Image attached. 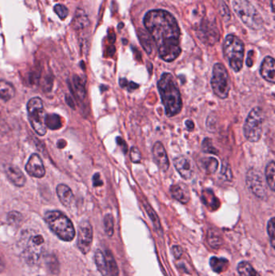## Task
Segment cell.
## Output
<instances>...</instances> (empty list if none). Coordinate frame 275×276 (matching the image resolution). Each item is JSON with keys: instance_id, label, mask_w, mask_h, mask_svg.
<instances>
[{"instance_id": "cell-45", "label": "cell", "mask_w": 275, "mask_h": 276, "mask_svg": "<svg viewBox=\"0 0 275 276\" xmlns=\"http://www.w3.org/2000/svg\"><path fill=\"white\" fill-rule=\"evenodd\" d=\"M185 124H186V128H187V129L188 130H190V131H191V130L194 129V122H193L192 120H186V122H185Z\"/></svg>"}, {"instance_id": "cell-22", "label": "cell", "mask_w": 275, "mask_h": 276, "mask_svg": "<svg viewBox=\"0 0 275 276\" xmlns=\"http://www.w3.org/2000/svg\"><path fill=\"white\" fill-rule=\"evenodd\" d=\"M199 165H200L202 171H204L206 174L213 175L214 173L217 172L219 163L217 159L208 157V158H203L201 159Z\"/></svg>"}, {"instance_id": "cell-7", "label": "cell", "mask_w": 275, "mask_h": 276, "mask_svg": "<svg viewBox=\"0 0 275 276\" xmlns=\"http://www.w3.org/2000/svg\"><path fill=\"white\" fill-rule=\"evenodd\" d=\"M265 120V113L259 107L251 110L244 124V134L250 143H257L262 134L263 123Z\"/></svg>"}, {"instance_id": "cell-20", "label": "cell", "mask_w": 275, "mask_h": 276, "mask_svg": "<svg viewBox=\"0 0 275 276\" xmlns=\"http://www.w3.org/2000/svg\"><path fill=\"white\" fill-rule=\"evenodd\" d=\"M202 199L203 201V203L210 210H217L221 205V202L219 200L218 198L216 197L214 192L210 189H206L202 191Z\"/></svg>"}, {"instance_id": "cell-11", "label": "cell", "mask_w": 275, "mask_h": 276, "mask_svg": "<svg viewBox=\"0 0 275 276\" xmlns=\"http://www.w3.org/2000/svg\"><path fill=\"white\" fill-rule=\"evenodd\" d=\"M93 241V230L89 222L84 221L79 226L78 246L83 254H86L90 251Z\"/></svg>"}, {"instance_id": "cell-35", "label": "cell", "mask_w": 275, "mask_h": 276, "mask_svg": "<svg viewBox=\"0 0 275 276\" xmlns=\"http://www.w3.org/2000/svg\"><path fill=\"white\" fill-rule=\"evenodd\" d=\"M74 83H75V89H76V92H77L78 96L81 98V99H83L86 96V91L85 88H84V84L82 82L81 79L78 77V76H75Z\"/></svg>"}, {"instance_id": "cell-14", "label": "cell", "mask_w": 275, "mask_h": 276, "mask_svg": "<svg viewBox=\"0 0 275 276\" xmlns=\"http://www.w3.org/2000/svg\"><path fill=\"white\" fill-rule=\"evenodd\" d=\"M153 156H154V162L158 165L160 170L162 171H168L170 167V161H169L168 155L165 150L164 146L162 143H155L153 147Z\"/></svg>"}, {"instance_id": "cell-40", "label": "cell", "mask_w": 275, "mask_h": 276, "mask_svg": "<svg viewBox=\"0 0 275 276\" xmlns=\"http://www.w3.org/2000/svg\"><path fill=\"white\" fill-rule=\"evenodd\" d=\"M119 85L121 86L122 88L128 90V91L136 89L139 87L138 84H134L132 82H127V80H123V79L119 81Z\"/></svg>"}, {"instance_id": "cell-5", "label": "cell", "mask_w": 275, "mask_h": 276, "mask_svg": "<svg viewBox=\"0 0 275 276\" xmlns=\"http://www.w3.org/2000/svg\"><path fill=\"white\" fill-rule=\"evenodd\" d=\"M233 9L242 22L250 29H261L263 20L257 9L248 0H233Z\"/></svg>"}, {"instance_id": "cell-9", "label": "cell", "mask_w": 275, "mask_h": 276, "mask_svg": "<svg viewBox=\"0 0 275 276\" xmlns=\"http://www.w3.org/2000/svg\"><path fill=\"white\" fill-rule=\"evenodd\" d=\"M211 85L216 96L225 100L230 92V79L225 65L217 63L213 67Z\"/></svg>"}, {"instance_id": "cell-42", "label": "cell", "mask_w": 275, "mask_h": 276, "mask_svg": "<svg viewBox=\"0 0 275 276\" xmlns=\"http://www.w3.org/2000/svg\"><path fill=\"white\" fill-rule=\"evenodd\" d=\"M21 218V214H18L17 212H13L9 215V220L11 222H17V221L20 222V219Z\"/></svg>"}, {"instance_id": "cell-24", "label": "cell", "mask_w": 275, "mask_h": 276, "mask_svg": "<svg viewBox=\"0 0 275 276\" xmlns=\"http://www.w3.org/2000/svg\"><path fill=\"white\" fill-rule=\"evenodd\" d=\"M265 180L267 185L271 191H275V163L273 161H271L265 167Z\"/></svg>"}, {"instance_id": "cell-47", "label": "cell", "mask_w": 275, "mask_h": 276, "mask_svg": "<svg viewBox=\"0 0 275 276\" xmlns=\"http://www.w3.org/2000/svg\"><path fill=\"white\" fill-rule=\"evenodd\" d=\"M271 4H272V5H271V8H272V10H273V0H271Z\"/></svg>"}, {"instance_id": "cell-44", "label": "cell", "mask_w": 275, "mask_h": 276, "mask_svg": "<svg viewBox=\"0 0 275 276\" xmlns=\"http://www.w3.org/2000/svg\"><path fill=\"white\" fill-rule=\"evenodd\" d=\"M253 51L251 50L250 52H249V53H248V58H247V65L248 66L251 67L252 65H253Z\"/></svg>"}, {"instance_id": "cell-36", "label": "cell", "mask_w": 275, "mask_h": 276, "mask_svg": "<svg viewBox=\"0 0 275 276\" xmlns=\"http://www.w3.org/2000/svg\"><path fill=\"white\" fill-rule=\"evenodd\" d=\"M267 232H268V235H269V240H270L271 246H272V247L274 248V218H271V219L269 220V222H268V225H267Z\"/></svg>"}, {"instance_id": "cell-31", "label": "cell", "mask_w": 275, "mask_h": 276, "mask_svg": "<svg viewBox=\"0 0 275 276\" xmlns=\"http://www.w3.org/2000/svg\"><path fill=\"white\" fill-rule=\"evenodd\" d=\"M47 128L56 130L61 127V119L57 114H49L46 116Z\"/></svg>"}, {"instance_id": "cell-12", "label": "cell", "mask_w": 275, "mask_h": 276, "mask_svg": "<svg viewBox=\"0 0 275 276\" xmlns=\"http://www.w3.org/2000/svg\"><path fill=\"white\" fill-rule=\"evenodd\" d=\"M174 166L184 179H190L194 174V166L186 155H179L173 160Z\"/></svg>"}, {"instance_id": "cell-25", "label": "cell", "mask_w": 275, "mask_h": 276, "mask_svg": "<svg viewBox=\"0 0 275 276\" xmlns=\"http://www.w3.org/2000/svg\"><path fill=\"white\" fill-rule=\"evenodd\" d=\"M211 267L217 273H221V272L225 271L227 268L229 266V261L225 258H217V257H213L210 259Z\"/></svg>"}, {"instance_id": "cell-18", "label": "cell", "mask_w": 275, "mask_h": 276, "mask_svg": "<svg viewBox=\"0 0 275 276\" xmlns=\"http://www.w3.org/2000/svg\"><path fill=\"white\" fill-rule=\"evenodd\" d=\"M57 194L59 199L65 207H71L73 203L75 196L73 192L68 186L65 184H59L57 187Z\"/></svg>"}, {"instance_id": "cell-46", "label": "cell", "mask_w": 275, "mask_h": 276, "mask_svg": "<svg viewBox=\"0 0 275 276\" xmlns=\"http://www.w3.org/2000/svg\"><path fill=\"white\" fill-rule=\"evenodd\" d=\"M118 144H119V147H121L122 151H123V152L124 153V154H126V153L127 152V145H126L125 142L121 138V143H119V141L117 140Z\"/></svg>"}, {"instance_id": "cell-37", "label": "cell", "mask_w": 275, "mask_h": 276, "mask_svg": "<svg viewBox=\"0 0 275 276\" xmlns=\"http://www.w3.org/2000/svg\"><path fill=\"white\" fill-rule=\"evenodd\" d=\"M54 12L58 16L59 18L61 19V20L66 18L68 15H69V10H68L66 7L62 5H55Z\"/></svg>"}, {"instance_id": "cell-29", "label": "cell", "mask_w": 275, "mask_h": 276, "mask_svg": "<svg viewBox=\"0 0 275 276\" xmlns=\"http://www.w3.org/2000/svg\"><path fill=\"white\" fill-rule=\"evenodd\" d=\"M143 205H144L145 209H146V213L148 214L149 217H150V219L152 221L153 224H154L155 230H156L158 233H159V232H162L160 221H159V218H158V215H157L155 211L153 210L147 201H144V202H143Z\"/></svg>"}, {"instance_id": "cell-26", "label": "cell", "mask_w": 275, "mask_h": 276, "mask_svg": "<svg viewBox=\"0 0 275 276\" xmlns=\"http://www.w3.org/2000/svg\"><path fill=\"white\" fill-rule=\"evenodd\" d=\"M106 262H107V273L110 276H119V269L115 258L109 250L106 252Z\"/></svg>"}, {"instance_id": "cell-3", "label": "cell", "mask_w": 275, "mask_h": 276, "mask_svg": "<svg viewBox=\"0 0 275 276\" xmlns=\"http://www.w3.org/2000/svg\"><path fill=\"white\" fill-rule=\"evenodd\" d=\"M45 220L49 229L60 239L65 242H71L75 238V229L73 223L61 212H47Z\"/></svg>"}, {"instance_id": "cell-39", "label": "cell", "mask_w": 275, "mask_h": 276, "mask_svg": "<svg viewBox=\"0 0 275 276\" xmlns=\"http://www.w3.org/2000/svg\"><path fill=\"white\" fill-rule=\"evenodd\" d=\"M217 117L214 115H210L207 120V128L210 131V132H213L217 129Z\"/></svg>"}, {"instance_id": "cell-28", "label": "cell", "mask_w": 275, "mask_h": 276, "mask_svg": "<svg viewBox=\"0 0 275 276\" xmlns=\"http://www.w3.org/2000/svg\"><path fill=\"white\" fill-rule=\"evenodd\" d=\"M95 263L97 266L98 270L103 276H107V262H106L105 255L103 254L101 250H98L95 252Z\"/></svg>"}, {"instance_id": "cell-16", "label": "cell", "mask_w": 275, "mask_h": 276, "mask_svg": "<svg viewBox=\"0 0 275 276\" xmlns=\"http://www.w3.org/2000/svg\"><path fill=\"white\" fill-rule=\"evenodd\" d=\"M5 173L9 180L16 185L17 187H23L25 186L26 183V178H25L24 173L16 166L8 164L5 166Z\"/></svg>"}, {"instance_id": "cell-2", "label": "cell", "mask_w": 275, "mask_h": 276, "mask_svg": "<svg viewBox=\"0 0 275 276\" xmlns=\"http://www.w3.org/2000/svg\"><path fill=\"white\" fill-rule=\"evenodd\" d=\"M162 102L164 105L166 116L173 117L181 112L182 100L174 77L170 73L162 74L158 83Z\"/></svg>"}, {"instance_id": "cell-38", "label": "cell", "mask_w": 275, "mask_h": 276, "mask_svg": "<svg viewBox=\"0 0 275 276\" xmlns=\"http://www.w3.org/2000/svg\"><path fill=\"white\" fill-rule=\"evenodd\" d=\"M130 159L134 163H140L142 161V154L136 147H131L130 151Z\"/></svg>"}, {"instance_id": "cell-32", "label": "cell", "mask_w": 275, "mask_h": 276, "mask_svg": "<svg viewBox=\"0 0 275 276\" xmlns=\"http://www.w3.org/2000/svg\"><path fill=\"white\" fill-rule=\"evenodd\" d=\"M104 229L106 234L109 237L113 235L114 234V219L111 214H107L104 218Z\"/></svg>"}, {"instance_id": "cell-13", "label": "cell", "mask_w": 275, "mask_h": 276, "mask_svg": "<svg viewBox=\"0 0 275 276\" xmlns=\"http://www.w3.org/2000/svg\"><path fill=\"white\" fill-rule=\"evenodd\" d=\"M25 170L30 176L43 178L45 175V168L42 159L37 154H33L29 158Z\"/></svg>"}, {"instance_id": "cell-4", "label": "cell", "mask_w": 275, "mask_h": 276, "mask_svg": "<svg viewBox=\"0 0 275 276\" xmlns=\"http://www.w3.org/2000/svg\"><path fill=\"white\" fill-rule=\"evenodd\" d=\"M224 53L235 72H239L242 69L245 45L238 37L232 34L227 36L224 44Z\"/></svg>"}, {"instance_id": "cell-27", "label": "cell", "mask_w": 275, "mask_h": 276, "mask_svg": "<svg viewBox=\"0 0 275 276\" xmlns=\"http://www.w3.org/2000/svg\"><path fill=\"white\" fill-rule=\"evenodd\" d=\"M237 270L240 276H261L258 274V272L255 270L254 268L251 266L249 262L245 261H243L238 264Z\"/></svg>"}, {"instance_id": "cell-15", "label": "cell", "mask_w": 275, "mask_h": 276, "mask_svg": "<svg viewBox=\"0 0 275 276\" xmlns=\"http://www.w3.org/2000/svg\"><path fill=\"white\" fill-rule=\"evenodd\" d=\"M170 194L173 198L179 201L180 203L186 204L190 199V193L189 188L185 183H178L170 187Z\"/></svg>"}, {"instance_id": "cell-21", "label": "cell", "mask_w": 275, "mask_h": 276, "mask_svg": "<svg viewBox=\"0 0 275 276\" xmlns=\"http://www.w3.org/2000/svg\"><path fill=\"white\" fill-rule=\"evenodd\" d=\"M16 90L14 86L4 80H0V98L5 101H9L14 98Z\"/></svg>"}, {"instance_id": "cell-17", "label": "cell", "mask_w": 275, "mask_h": 276, "mask_svg": "<svg viewBox=\"0 0 275 276\" xmlns=\"http://www.w3.org/2000/svg\"><path fill=\"white\" fill-rule=\"evenodd\" d=\"M275 61L272 57H266L263 60L260 68V74L264 80L270 84H274L275 81Z\"/></svg>"}, {"instance_id": "cell-33", "label": "cell", "mask_w": 275, "mask_h": 276, "mask_svg": "<svg viewBox=\"0 0 275 276\" xmlns=\"http://www.w3.org/2000/svg\"><path fill=\"white\" fill-rule=\"evenodd\" d=\"M202 149L203 152L208 154H213V155L218 154V151L215 148L213 142L209 137L205 138L204 140L202 141Z\"/></svg>"}, {"instance_id": "cell-23", "label": "cell", "mask_w": 275, "mask_h": 276, "mask_svg": "<svg viewBox=\"0 0 275 276\" xmlns=\"http://www.w3.org/2000/svg\"><path fill=\"white\" fill-rule=\"evenodd\" d=\"M207 240H208L209 246L215 250H217L222 246V237L219 233L218 230H215V229H210L209 230L208 235H207Z\"/></svg>"}, {"instance_id": "cell-19", "label": "cell", "mask_w": 275, "mask_h": 276, "mask_svg": "<svg viewBox=\"0 0 275 276\" xmlns=\"http://www.w3.org/2000/svg\"><path fill=\"white\" fill-rule=\"evenodd\" d=\"M89 18L83 9H77L75 18L72 21V26L75 30H83L89 26Z\"/></svg>"}, {"instance_id": "cell-30", "label": "cell", "mask_w": 275, "mask_h": 276, "mask_svg": "<svg viewBox=\"0 0 275 276\" xmlns=\"http://www.w3.org/2000/svg\"><path fill=\"white\" fill-rule=\"evenodd\" d=\"M139 40L142 43V47L146 51V53L149 55L152 54L154 48H153L152 38L150 37V35L145 33L143 30H141V32H139Z\"/></svg>"}, {"instance_id": "cell-10", "label": "cell", "mask_w": 275, "mask_h": 276, "mask_svg": "<svg viewBox=\"0 0 275 276\" xmlns=\"http://www.w3.org/2000/svg\"><path fill=\"white\" fill-rule=\"evenodd\" d=\"M246 185L249 191L258 199H265L267 188L261 172L255 168L249 169L246 174Z\"/></svg>"}, {"instance_id": "cell-34", "label": "cell", "mask_w": 275, "mask_h": 276, "mask_svg": "<svg viewBox=\"0 0 275 276\" xmlns=\"http://www.w3.org/2000/svg\"><path fill=\"white\" fill-rule=\"evenodd\" d=\"M221 179L225 181H231L233 179V173L231 171V167L229 163L223 162L222 169L221 172Z\"/></svg>"}, {"instance_id": "cell-1", "label": "cell", "mask_w": 275, "mask_h": 276, "mask_svg": "<svg viewBox=\"0 0 275 276\" xmlns=\"http://www.w3.org/2000/svg\"><path fill=\"white\" fill-rule=\"evenodd\" d=\"M144 25L158 48L162 60L174 61L180 55V29L176 20L165 10L150 11L146 15Z\"/></svg>"}, {"instance_id": "cell-43", "label": "cell", "mask_w": 275, "mask_h": 276, "mask_svg": "<svg viewBox=\"0 0 275 276\" xmlns=\"http://www.w3.org/2000/svg\"><path fill=\"white\" fill-rule=\"evenodd\" d=\"M93 183L94 186H95V187L103 185V182H102L101 179H100L99 174H96V175H94Z\"/></svg>"}, {"instance_id": "cell-6", "label": "cell", "mask_w": 275, "mask_h": 276, "mask_svg": "<svg viewBox=\"0 0 275 276\" xmlns=\"http://www.w3.org/2000/svg\"><path fill=\"white\" fill-rule=\"evenodd\" d=\"M29 122L35 132L40 136L46 133L47 114L44 108V103L41 98L34 97L29 100L27 104Z\"/></svg>"}, {"instance_id": "cell-41", "label": "cell", "mask_w": 275, "mask_h": 276, "mask_svg": "<svg viewBox=\"0 0 275 276\" xmlns=\"http://www.w3.org/2000/svg\"><path fill=\"white\" fill-rule=\"evenodd\" d=\"M172 252L173 254H174V257H175V258L176 259H178V258H181V256L182 255V249L180 247V246H174L172 247Z\"/></svg>"}, {"instance_id": "cell-8", "label": "cell", "mask_w": 275, "mask_h": 276, "mask_svg": "<svg viewBox=\"0 0 275 276\" xmlns=\"http://www.w3.org/2000/svg\"><path fill=\"white\" fill-rule=\"evenodd\" d=\"M21 245L25 259L31 263H36L42 255L45 239L41 234H27L21 239Z\"/></svg>"}]
</instances>
